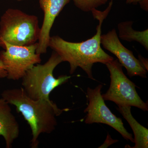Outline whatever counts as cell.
Returning a JSON list of instances; mask_svg holds the SVG:
<instances>
[{
    "instance_id": "6da1fadb",
    "label": "cell",
    "mask_w": 148,
    "mask_h": 148,
    "mask_svg": "<svg viewBox=\"0 0 148 148\" xmlns=\"http://www.w3.org/2000/svg\"><path fill=\"white\" fill-rule=\"evenodd\" d=\"M114 0H111L108 8L103 11L97 9L91 11L93 17L99 21L96 33L93 36L79 42H73L63 39L58 36L50 37L49 47L61 56L63 62L70 64V73L73 74L78 68L83 70L90 79L95 80L92 74L93 64H106L114 60L112 56L106 53L101 47L102 25L112 8Z\"/></svg>"
},
{
    "instance_id": "7a4b0ae2",
    "label": "cell",
    "mask_w": 148,
    "mask_h": 148,
    "mask_svg": "<svg viewBox=\"0 0 148 148\" xmlns=\"http://www.w3.org/2000/svg\"><path fill=\"white\" fill-rule=\"evenodd\" d=\"M2 98L16 107L27 121L32 130L31 147H38V138L42 133L50 134L57 125L56 117L69 109H61L49 100H35L30 98L22 87L7 89L1 94Z\"/></svg>"
},
{
    "instance_id": "3957f363",
    "label": "cell",
    "mask_w": 148,
    "mask_h": 148,
    "mask_svg": "<svg viewBox=\"0 0 148 148\" xmlns=\"http://www.w3.org/2000/svg\"><path fill=\"white\" fill-rule=\"evenodd\" d=\"M40 30L36 16L8 9L0 20V47L5 42L19 46L34 44L38 41Z\"/></svg>"
},
{
    "instance_id": "277c9868",
    "label": "cell",
    "mask_w": 148,
    "mask_h": 148,
    "mask_svg": "<svg viewBox=\"0 0 148 148\" xmlns=\"http://www.w3.org/2000/svg\"><path fill=\"white\" fill-rule=\"evenodd\" d=\"M63 62L61 56L53 51L45 64H37L28 70L21 79L22 88L26 94L34 100H50L49 95L52 90L71 78L66 75L57 78L53 76L54 69Z\"/></svg>"
},
{
    "instance_id": "5b68a950",
    "label": "cell",
    "mask_w": 148,
    "mask_h": 148,
    "mask_svg": "<svg viewBox=\"0 0 148 148\" xmlns=\"http://www.w3.org/2000/svg\"><path fill=\"white\" fill-rule=\"evenodd\" d=\"M105 65L110 72L111 81L108 90L102 95L104 101H112L118 106H134L147 111V103L138 95L136 86L125 75L118 60L114 59Z\"/></svg>"
},
{
    "instance_id": "8992f818",
    "label": "cell",
    "mask_w": 148,
    "mask_h": 148,
    "mask_svg": "<svg viewBox=\"0 0 148 148\" xmlns=\"http://www.w3.org/2000/svg\"><path fill=\"white\" fill-rule=\"evenodd\" d=\"M38 47V42L25 46L4 43L2 47L5 50L0 52V60L7 73L8 79H21L28 70L41 62L40 54L36 52Z\"/></svg>"
},
{
    "instance_id": "52a82bcc",
    "label": "cell",
    "mask_w": 148,
    "mask_h": 148,
    "mask_svg": "<svg viewBox=\"0 0 148 148\" xmlns=\"http://www.w3.org/2000/svg\"><path fill=\"white\" fill-rule=\"evenodd\" d=\"M102 84H99L94 89L87 88L86 97L88 104L84 110L86 116L85 123L86 124L101 123L110 125L121 134L127 141L134 143L132 134L125 128L121 119L114 115L106 106L101 94Z\"/></svg>"
},
{
    "instance_id": "ba28073f",
    "label": "cell",
    "mask_w": 148,
    "mask_h": 148,
    "mask_svg": "<svg viewBox=\"0 0 148 148\" xmlns=\"http://www.w3.org/2000/svg\"><path fill=\"white\" fill-rule=\"evenodd\" d=\"M101 42L104 48L116 56L120 64L126 69L130 77L138 76L147 78L148 70L140 59L134 56L131 51L123 45L115 29L101 35Z\"/></svg>"
},
{
    "instance_id": "9c48e42d",
    "label": "cell",
    "mask_w": 148,
    "mask_h": 148,
    "mask_svg": "<svg viewBox=\"0 0 148 148\" xmlns=\"http://www.w3.org/2000/svg\"><path fill=\"white\" fill-rule=\"evenodd\" d=\"M71 1L39 0L40 7L44 12V18L38 42V47L36 51L37 53L41 55L46 53L49 47L51 30L56 18Z\"/></svg>"
},
{
    "instance_id": "30bf717a",
    "label": "cell",
    "mask_w": 148,
    "mask_h": 148,
    "mask_svg": "<svg viewBox=\"0 0 148 148\" xmlns=\"http://www.w3.org/2000/svg\"><path fill=\"white\" fill-rule=\"evenodd\" d=\"M9 105L4 99L0 98V135L5 140L7 148H12L19 134V125Z\"/></svg>"
},
{
    "instance_id": "8fae6325",
    "label": "cell",
    "mask_w": 148,
    "mask_h": 148,
    "mask_svg": "<svg viewBox=\"0 0 148 148\" xmlns=\"http://www.w3.org/2000/svg\"><path fill=\"white\" fill-rule=\"evenodd\" d=\"M131 106H118V110L128 123L134 133L135 145L133 148L148 147V130L135 119L131 112Z\"/></svg>"
},
{
    "instance_id": "7c38bea8",
    "label": "cell",
    "mask_w": 148,
    "mask_h": 148,
    "mask_svg": "<svg viewBox=\"0 0 148 148\" xmlns=\"http://www.w3.org/2000/svg\"><path fill=\"white\" fill-rule=\"evenodd\" d=\"M133 22L126 21L120 22L118 25L119 38L126 41L137 42L148 50V29L138 31L132 28Z\"/></svg>"
},
{
    "instance_id": "4fadbf2b",
    "label": "cell",
    "mask_w": 148,
    "mask_h": 148,
    "mask_svg": "<svg viewBox=\"0 0 148 148\" xmlns=\"http://www.w3.org/2000/svg\"><path fill=\"white\" fill-rule=\"evenodd\" d=\"M75 5L84 12H91L93 10L106 4L108 0H72Z\"/></svg>"
},
{
    "instance_id": "5bb4252c",
    "label": "cell",
    "mask_w": 148,
    "mask_h": 148,
    "mask_svg": "<svg viewBox=\"0 0 148 148\" xmlns=\"http://www.w3.org/2000/svg\"><path fill=\"white\" fill-rule=\"evenodd\" d=\"M126 3L128 4L136 5L139 3L141 8L148 11V0H126Z\"/></svg>"
},
{
    "instance_id": "9a60e30c",
    "label": "cell",
    "mask_w": 148,
    "mask_h": 148,
    "mask_svg": "<svg viewBox=\"0 0 148 148\" xmlns=\"http://www.w3.org/2000/svg\"><path fill=\"white\" fill-rule=\"evenodd\" d=\"M7 77V73L2 62L0 60V79L4 78Z\"/></svg>"
},
{
    "instance_id": "2e32d148",
    "label": "cell",
    "mask_w": 148,
    "mask_h": 148,
    "mask_svg": "<svg viewBox=\"0 0 148 148\" xmlns=\"http://www.w3.org/2000/svg\"><path fill=\"white\" fill-rule=\"evenodd\" d=\"M16 1H27V0H16Z\"/></svg>"
}]
</instances>
